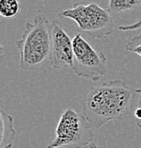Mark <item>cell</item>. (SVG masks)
<instances>
[{"mask_svg":"<svg viewBox=\"0 0 141 148\" xmlns=\"http://www.w3.org/2000/svg\"><path fill=\"white\" fill-rule=\"evenodd\" d=\"M78 148H98V146H97V145L93 142V143H90V144H88V145H85V146L78 147Z\"/></svg>","mask_w":141,"mask_h":148,"instance_id":"7c38bea8","label":"cell"},{"mask_svg":"<svg viewBox=\"0 0 141 148\" xmlns=\"http://www.w3.org/2000/svg\"><path fill=\"white\" fill-rule=\"evenodd\" d=\"M1 117V143L0 148H11L14 143L16 131L14 128V120L11 115L3 110L0 111Z\"/></svg>","mask_w":141,"mask_h":148,"instance_id":"ba28073f","label":"cell"},{"mask_svg":"<svg viewBox=\"0 0 141 148\" xmlns=\"http://www.w3.org/2000/svg\"><path fill=\"white\" fill-rule=\"evenodd\" d=\"M93 129L83 114L72 108H67L60 116L55 129V137L47 148H78L93 143L95 139Z\"/></svg>","mask_w":141,"mask_h":148,"instance_id":"3957f363","label":"cell"},{"mask_svg":"<svg viewBox=\"0 0 141 148\" xmlns=\"http://www.w3.org/2000/svg\"><path fill=\"white\" fill-rule=\"evenodd\" d=\"M20 13L19 0H0V15L4 18L11 19Z\"/></svg>","mask_w":141,"mask_h":148,"instance_id":"9c48e42d","label":"cell"},{"mask_svg":"<svg viewBox=\"0 0 141 148\" xmlns=\"http://www.w3.org/2000/svg\"><path fill=\"white\" fill-rule=\"evenodd\" d=\"M137 90L120 79L91 86L84 98L83 115L93 129L110 121L121 120L130 110Z\"/></svg>","mask_w":141,"mask_h":148,"instance_id":"6da1fadb","label":"cell"},{"mask_svg":"<svg viewBox=\"0 0 141 148\" xmlns=\"http://www.w3.org/2000/svg\"><path fill=\"white\" fill-rule=\"evenodd\" d=\"M108 10L121 31L141 27V0H109Z\"/></svg>","mask_w":141,"mask_h":148,"instance_id":"8992f818","label":"cell"},{"mask_svg":"<svg viewBox=\"0 0 141 148\" xmlns=\"http://www.w3.org/2000/svg\"><path fill=\"white\" fill-rule=\"evenodd\" d=\"M125 48L127 51L137 54L141 57V33L130 39L125 45Z\"/></svg>","mask_w":141,"mask_h":148,"instance_id":"30bf717a","label":"cell"},{"mask_svg":"<svg viewBox=\"0 0 141 148\" xmlns=\"http://www.w3.org/2000/svg\"><path fill=\"white\" fill-rule=\"evenodd\" d=\"M72 70L77 76L96 82L107 70V58L102 52L97 51L80 33L72 39Z\"/></svg>","mask_w":141,"mask_h":148,"instance_id":"5b68a950","label":"cell"},{"mask_svg":"<svg viewBox=\"0 0 141 148\" xmlns=\"http://www.w3.org/2000/svg\"><path fill=\"white\" fill-rule=\"evenodd\" d=\"M52 47L51 66L53 69H63L72 67L73 43L67 32L58 21H53L51 26Z\"/></svg>","mask_w":141,"mask_h":148,"instance_id":"52a82bcc","label":"cell"},{"mask_svg":"<svg viewBox=\"0 0 141 148\" xmlns=\"http://www.w3.org/2000/svg\"><path fill=\"white\" fill-rule=\"evenodd\" d=\"M60 17L75 21L81 31L96 39L109 36L116 27L109 10L93 2L87 5L75 4L70 9L64 10Z\"/></svg>","mask_w":141,"mask_h":148,"instance_id":"277c9868","label":"cell"},{"mask_svg":"<svg viewBox=\"0 0 141 148\" xmlns=\"http://www.w3.org/2000/svg\"><path fill=\"white\" fill-rule=\"evenodd\" d=\"M52 22L48 17L39 14L33 22L25 24L23 35L16 42L20 53V69L24 71H37L51 62Z\"/></svg>","mask_w":141,"mask_h":148,"instance_id":"7a4b0ae2","label":"cell"},{"mask_svg":"<svg viewBox=\"0 0 141 148\" xmlns=\"http://www.w3.org/2000/svg\"><path fill=\"white\" fill-rule=\"evenodd\" d=\"M137 107L134 110V117L136 120V125L141 128V89H137Z\"/></svg>","mask_w":141,"mask_h":148,"instance_id":"8fae6325","label":"cell"}]
</instances>
